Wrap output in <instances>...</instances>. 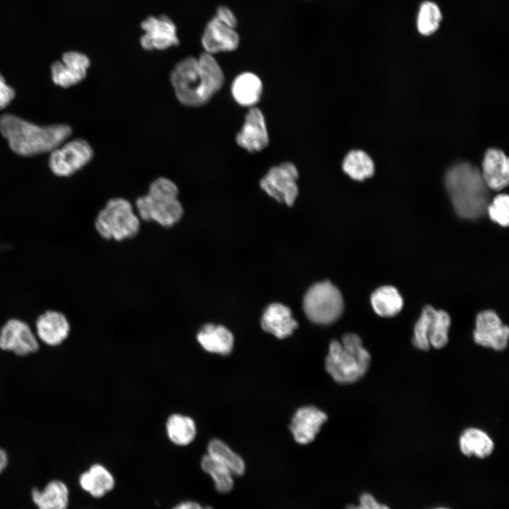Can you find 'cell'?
I'll return each mask as SVG.
<instances>
[{
    "instance_id": "6da1fadb",
    "label": "cell",
    "mask_w": 509,
    "mask_h": 509,
    "mask_svg": "<svg viewBox=\"0 0 509 509\" xmlns=\"http://www.w3.org/2000/svg\"><path fill=\"white\" fill-rule=\"evenodd\" d=\"M224 81L221 66L209 56L198 60L194 57H185L170 72V82L177 99L191 107L207 103L221 90Z\"/></svg>"
},
{
    "instance_id": "7a4b0ae2",
    "label": "cell",
    "mask_w": 509,
    "mask_h": 509,
    "mask_svg": "<svg viewBox=\"0 0 509 509\" xmlns=\"http://www.w3.org/2000/svg\"><path fill=\"white\" fill-rule=\"evenodd\" d=\"M0 132L13 152L33 156L51 152L70 136L72 129L64 124L40 126L7 113L0 117Z\"/></svg>"
},
{
    "instance_id": "3957f363",
    "label": "cell",
    "mask_w": 509,
    "mask_h": 509,
    "mask_svg": "<svg viewBox=\"0 0 509 509\" xmlns=\"http://www.w3.org/2000/svg\"><path fill=\"white\" fill-rule=\"evenodd\" d=\"M446 187L460 216L474 219L486 211L487 185L476 169L465 164L452 168L446 177Z\"/></svg>"
},
{
    "instance_id": "277c9868",
    "label": "cell",
    "mask_w": 509,
    "mask_h": 509,
    "mask_svg": "<svg viewBox=\"0 0 509 509\" xmlns=\"http://www.w3.org/2000/svg\"><path fill=\"white\" fill-rule=\"evenodd\" d=\"M370 355L356 334H345L341 341L333 340L325 358V368L338 383L349 384L360 380L367 372Z\"/></svg>"
},
{
    "instance_id": "5b68a950",
    "label": "cell",
    "mask_w": 509,
    "mask_h": 509,
    "mask_svg": "<svg viewBox=\"0 0 509 509\" xmlns=\"http://www.w3.org/2000/svg\"><path fill=\"white\" fill-rule=\"evenodd\" d=\"M99 235L106 240L122 241L135 237L140 230V218L126 199L116 197L107 201L95 221Z\"/></svg>"
},
{
    "instance_id": "8992f818",
    "label": "cell",
    "mask_w": 509,
    "mask_h": 509,
    "mask_svg": "<svg viewBox=\"0 0 509 509\" xmlns=\"http://www.w3.org/2000/svg\"><path fill=\"white\" fill-rule=\"evenodd\" d=\"M303 310L314 323L329 324L337 321L344 309L342 296L329 281L313 284L305 294Z\"/></svg>"
},
{
    "instance_id": "52a82bcc",
    "label": "cell",
    "mask_w": 509,
    "mask_h": 509,
    "mask_svg": "<svg viewBox=\"0 0 509 509\" xmlns=\"http://www.w3.org/2000/svg\"><path fill=\"white\" fill-rule=\"evenodd\" d=\"M93 156L89 143L83 139L64 142L50 152L49 165L54 174L67 177L88 164Z\"/></svg>"
},
{
    "instance_id": "ba28073f",
    "label": "cell",
    "mask_w": 509,
    "mask_h": 509,
    "mask_svg": "<svg viewBox=\"0 0 509 509\" xmlns=\"http://www.w3.org/2000/svg\"><path fill=\"white\" fill-rule=\"evenodd\" d=\"M298 172L296 165L285 162L271 168L259 184L268 195L291 206L298 195Z\"/></svg>"
},
{
    "instance_id": "9c48e42d",
    "label": "cell",
    "mask_w": 509,
    "mask_h": 509,
    "mask_svg": "<svg viewBox=\"0 0 509 509\" xmlns=\"http://www.w3.org/2000/svg\"><path fill=\"white\" fill-rule=\"evenodd\" d=\"M0 349L17 356H28L38 351V339L25 322L12 318L0 330Z\"/></svg>"
},
{
    "instance_id": "30bf717a",
    "label": "cell",
    "mask_w": 509,
    "mask_h": 509,
    "mask_svg": "<svg viewBox=\"0 0 509 509\" xmlns=\"http://www.w3.org/2000/svg\"><path fill=\"white\" fill-rule=\"evenodd\" d=\"M135 206L140 219L154 221L163 227L175 226L184 215V208L178 199L156 201L146 194L136 199Z\"/></svg>"
},
{
    "instance_id": "8fae6325",
    "label": "cell",
    "mask_w": 509,
    "mask_h": 509,
    "mask_svg": "<svg viewBox=\"0 0 509 509\" xmlns=\"http://www.w3.org/2000/svg\"><path fill=\"white\" fill-rule=\"evenodd\" d=\"M508 327L502 323L494 311L484 310L477 315L473 334L477 344L502 351L508 346Z\"/></svg>"
},
{
    "instance_id": "7c38bea8",
    "label": "cell",
    "mask_w": 509,
    "mask_h": 509,
    "mask_svg": "<svg viewBox=\"0 0 509 509\" xmlns=\"http://www.w3.org/2000/svg\"><path fill=\"white\" fill-rule=\"evenodd\" d=\"M141 25L145 31L140 39L144 49L163 50L179 44L175 25L166 16H149Z\"/></svg>"
},
{
    "instance_id": "4fadbf2b",
    "label": "cell",
    "mask_w": 509,
    "mask_h": 509,
    "mask_svg": "<svg viewBox=\"0 0 509 509\" xmlns=\"http://www.w3.org/2000/svg\"><path fill=\"white\" fill-rule=\"evenodd\" d=\"M235 141L240 147L250 153L260 151L268 146L269 139L265 118L258 107H250Z\"/></svg>"
},
{
    "instance_id": "5bb4252c",
    "label": "cell",
    "mask_w": 509,
    "mask_h": 509,
    "mask_svg": "<svg viewBox=\"0 0 509 509\" xmlns=\"http://www.w3.org/2000/svg\"><path fill=\"white\" fill-rule=\"evenodd\" d=\"M90 63L89 58L83 53L65 52L62 61H56L51 65L52 81L65 88L76 85L86 78Z\"/></svg>"
},
{
    "instance_id": "9a60e30c",
    "label": "cell",
    "mask_w": 509,
    "mask_h": 509,
    "mask_svg": "<svg viewBox=\"0 0 509 509\" xmlns=\"http://www.w3.org/2000/svg\"><path fill=\"white\" fill-rule=\"evenodd\" d=\"M240 42L238 33L214 16L206 25L201 37L205 52L213 55L235 50Z\"/></svg>"
},
{
    "instance_id": "2e32d148",
    "label": "cell",
    "mask_w": 509,
    "mask_h": 509,
    "mask_svg": "<svg viewBox=\"0 0 509 509\" xmlns=\"http://www.w3.org/2000/svg\"><path fill=\"white\" fill-rule=\"evenodd\" d=\"M327 419L326 414L317 407L305 406L296 411L290 424V430L297 443L308 444L315 439Z\"/></svg>"
},
{
    "instance_id": "e0dca14e",
    "label": "cell",
    "mask_w": 509,
    "mask_h": 509,
    "mask_svg": "<svg viewBox=\"0 0 509 509\" xmlns=\"http://www.w3.org/2000/svg\"><path fill=\"white\" fill-rule=\"evenodd\" d=\"M71 326L67 317L61 312L47 310L35 321V332L38 339L44 344L57 346L69 337Z\"/></svg>"
},
{
    "instance_id": "ac0fdd59",
    "label": "cell",
    "mask_w": 509,
    "mask_h": 509,
    "mask_svg": "<svg viewBox=\"0 0 509 509\" xmlns=\"http://www.w3.org/2000/svg\"><path fill=\"white\" fill-rule=\"evenodd\" d=\"M262 329L279 339L290 336L298 327L290 308L281 303H272L264 310L261 318Z\"/></svg>"
},
{
    "instance_id": "d6986e66",
    "label": "cell",
    "mask_w": 509,
    "mask_h": 509,
    "mask_svg": "<svg viewBox=\"0 0 509 509\" xmlns=\"http://www.w3.org/2000/svg\"><path fill=\"white\" fill-rule=\"evenodd\" d=\"M197 341L206 351L228 355L233 348L234 337L231 332L221 324L206 323L197 333Z\"/></svg>"
},
{
    "instance_id": "ffe728a7",
    "label": "cell",
    "mask_w": 509,
    "mask_h": 509,
    "mask_svg": "<svg viewBox=\"0 0 509 509\" xmlns=\"http://www.w3.org/2000/svg\"><path fill=\"white\" fill-rule=\"evenodd\" d=\"M481 176L487 187L492 189L500 190L508 185L509 163L501 151L492 148L486 151Z\"/></svg>"
},
{
    "instance_id": "44dd1931",
    "label": "cell",
    "mask_w": 509,
    "mask_h": 509,
    "mask_svg": "<svg viewBox=\"0 0 509 509\" xmlns=\"http://www.w3.org/2000/svg\"><path fill=\"white\" fill-rule=\"evenodd\" d=\"M78 481L83 491L96 498H103L112 491L115 486L113 474L99 463L93 464L88 471L83 472Z\"/></svg>"
},
{
    "instance_id": "7402d4cb",
    "label": "cell",
    "mask_w": 509,
    "mask_h": 509,
    "mask_svg": "<svg viewBox=\"0 0 509 509\" xmlns=\"http://www.w3.org/2000/svg\"><path fill=\"white\" fill-rule=\"evenodd\" d=\"M263 91L261 79L255 74L245 72L237 76L231 85L235 101L243 107H254L260 100Z\"/></svg>"
},
{
    "instance_id": "603a6c76",
    "label": "cell",
    "mask_w": 509,
    "mask_h": 509,
    "mask_svg": "<svg viewBox=\"0 0 509 509\" xmlns=\"http://www.w3.org/2000/svg\"><path fill=\"white\" fill-rule=\"evenodd\" d=\"M69 489L62 481H49L43 490L33 488L32 498L38 509H67Z\"/></svg>"
},
{
    "instance_id": "cb8c5ba5",
    "label": "cell",
    "mask_w": 509,
    "mask_h": 509,
    "mask_svg": "<svg viewBox=\"0 0 509 509\" xmlns=\"http://www.w3.org/2000/svg\"><path fill=\"white\" fill-rule=\"evenodd\" d=\"M494 443L489 435L476 428L466 429L460 438V449L467 457L486 458L493 451Z\"/></svg>"
},
{
    "instance_id": "d4e9b609",
    "label": "cell",
    "mask_w": 509,
    "mask_h": 509,
    "mask_svg": "<svg viewBox=\"0 0 509 509\" xmlns=\"http://www.w3.org/2000/svg\"><path fill=\"white\" fill-rule=\"evenodd\" d=\"M169 440L177 446H187L197 435V426L192 418L181 414L170 415L165 423Z\"/></svg>"
},
{
    "instance_id": "484cf974",
    "label": "cell",
    "mask_w": 509,
    "mask_h": 509,
    "mask_svg": "<svg viewBox=\"0 0 509 509\" xmlns=\"http://www.w3.org/2000/svg\"><path fill=\"white\" fill-rule=\"evenodd\" d=\"M370 302L374 311L382 317L394 316L403 307L402 296L390 286L377 288L371 295Z\"/></svg>"
},
{
    "instance_id": "4316f807",
    "label": "cell",
    "mask_w": 509,
    "mask_h": 509,
    "mask_svg": "<svg viewBox=\"0 0 509 509\" xmlns=\"http://www.w3.org/2000/svg\"><path fill=\"white\" fill-rule=\"evenodd\" d=\"M207 455L226 466L233 474L242 475L245 470V464L237 453L220 439L214 438L209 442Z\"/></svg>"
},
{
    "instance_id": "83f0119b",
    "label": "cell",
    "mask_w": 509,
    "mask_h": 509,
    "mask_svg": "<svg viewBox=\"0 0 509 509\" xmlns=\"http://www.w3.org/2000/svg\"><path fill=\"white\" fill-rule=\"evenodd\" d=\"M342 169L353 180L362 181L373 175L374 164L366 153L353 150L344 158Z\"/></svg>"
},
{
    "instance_id": "f1b7e54d",
    "label": "cell",
    "mask_w": 509,
    "mask_h": 509,
    "mask_svg": "<svg viewBox=\"0 0 509 509\" xmlns=\"http://www.w3.org/2000/svg\"><path fill=\"white\" fill-rule=\"evenodd\" d=\"M200 466L211 477L218 492L226 493L232 490L234 484L233 474L226 466L207 454L201 457Z\"/></svg>"
},
{
    "instance_id": "f546056e",
    "label": "cell",
    "mask_w": 509,
    "mask_h": 509,
    "mask_svg": "<svg viewBox=\"0 0 509 509\" xmlns=\"http://www.w3.org/2000/svg\"><path fill=\"white\" fill-rule=\"evenodd\" d=\"M450 317L444 310H434L429 324L428 341L430 346L436 349L444 347L448 341Z\"/></svg>"
},
{
    "instance_id": "4dcf8cb0",
    "label": "cell",
    "mask_w": 509,
    "mask_h": 509,
    "mask_svg": "<svg viewBox=\"0 0 509 509\" xmlns=\"http://www.w3.org/2000/svg\"><path fill=\"white\" fill-rule=\"evenodd\" d=\"M442 16L438 6L431 2H423L417 16V28L424 35L433 33L439 27Z\"/></svg>"
},
{
    "instance_id": "1f68e13d",
    "label": "cell",
    "mask_w": 509,
    "mask_h": 509,
    "mask_svg": "<svg viewBox=\"0 0 509 509\" xmlns=\"http://www.w3.org/2000/svg\"><path fill=\"white\" fill-rule=\"evenodd\" d=\"M434 308L431 305H426L416 322L414 329L413 344L421 349L427 350L430 347L428 341L429 324Z\"/></svg>"
},
{
    "instance_id": "d6a6232c",
    "label": "cell",
    "mask_w": 509,
    "mask_h": 509,
    "mask_svg": "<svg viewBox=\"0 0 509 509\" xmlns=\"http://www.w3.org/2000/svg\"><path fill=\"white\" fill-rule=\"evenodd\" d=\"M147 194L156 201L172 200L178 199L179 189L172 180L160 177L151 183Z\"/></svg>"
},
{
    "instance_id": "836d02e7",
    "label": "cell",
    "mask_w": 509,
    "mask_h": 509,
    "mask_svg": "<svg viewBox=\"0 0 509 509\" xmlns=\"http://www.w3.org/2000/svg\"><path fill=\"white\" fill-rule=\"evenodd\" d=\"M508 205L509 197L507 194L497 195L486 209L491 219L502 226H507L509 223Z\"/></svg>"
},
{
    "instance_id": "e575fe53",
    "label": "cell",
    "mask_w": 509,
    "mask_h": 509,
    "mask_svg": "<svg viewBox=\"0 0 509 509\" xmlns=\"http://www.w3.org/2000/svg\"><path fill=\"white\" fill-rule=\"evenodd\" d=\"M345 509H390L387 505L381 503L370 493H361L359 498V505H348Z\"/></svg>"
},
{
    "instance_id": "d590c367",
    "label": "cell",
    "mask_w": 509,
    "mask_h": 509,
    "mask_svg": "<svg viewBox=\"0 0 509 509\" xmlns=\"http://www.w3.org/2000/svg\"><path fill=\"white\" fill-rule=\"evenodd\" d=\"M15 97V90L9 86L0 73V110L8 106Z\"/></svg>"
},
{
    "instance_id": "8d00e7d4",
    "label": "cell",
    "mask_w": 509,
    "mask_h": 509,
    "mask_svg": "<svg viewBox=\"0 0 509 509\" xmlns=\"http://www.w3.org/2000/svg\"><path fill=\"white\" fill-rule=\"evenodd\" d=\"M220 21L226 25L235 28L237 25L235 16L228 7L221 6L218 8L215 16Z\"/></svg>"
},
{
    "instance_id": "74e56055",
    "label": "cell",
    "mask_w": 509,
    "mask_h": 509,
    "mask_svg": "<svg viewBox=\"0 0 509 509\" xmlns=\"http://www.w3.org/2000/svg\"><path fill=\"white\" fill-rule=\"evenodd\" d=\"M172 509H213L209 505H201L194 501H185L175 505Z\"/></svg>"
},
{
    "instance_id": "f35d334b",
    "label": "cell",
    "mask_w": 509,
    "mask_h": 509,
    "mask_svg": "<svg viewBox=\"0 0 509 509\" xmlns=\"http://www.w3.org/2000/svg\"><path fill=\"white\" fill-rule=\"evenodd\" d=\"M8 464V455L6 452L0 448V474L6 469Z\"/></svg>"
},
{
    "instance_id": "ab89813d",
    "label": "cell",
    "mask_w": 509,
    "mask_h": 509,
    "mask_svg": "<svg viewBox=\"0 0 509 509\" xmlns=\"http://www.w3.org/2000/svg\"><path fill=\"white\" fill-rule=\"evenodd\" d=\"M433 509H449V508L440 507V508H433Z\"/></svg>"
}]
</instances>
